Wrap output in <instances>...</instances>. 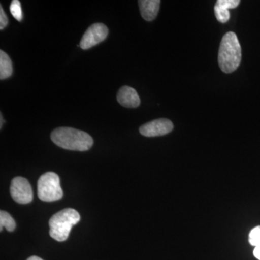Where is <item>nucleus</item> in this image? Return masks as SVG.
<instances>
[{"label": "nucleus", "mask_w": 260, "mask_h": 260, "mask_svg": "<svg viewBox=\"0 0 260 260\" xmlns=\"http://www.w3.org/2000/svg\"><path fill=\"white\" fill-rule=\"evenodd\" d=\"M3 227L9 232H13L16 227V223L13 217L8 212L1 210L0 211V231H3Z\"/></svg>", "instance_id": "nucleus-12"}, {"label": "nucleus", "mask_w": 260, "mask_h": 260, "mask_svg": "<svg viewBox=\"0 0 260 260\" xmlns=\"http://www.w3.org/2000/svg\"><path fill=\"white\" fill-rule=\"evenodd\" d=\"M174 129V124L167 119H158L143 124L140 127V134L148 138L169 134Z\"/></svg>", "instance_id": "nucleus-7"}, {"label": "nucleus", "mask_w": 260, "mask_h": 260, "mask_svg": "<svg viewBox=\"0 0 260 260\" xmlns=\"http://www.w3.org/2000/svg\"><path fill=\"white\" fill-rule=\"evenodd\" d=\"M254 255L255 256L256 259L260 260V246H257V247L254 248Z\"/></svg>", "instance_id": "nucleus-16"}, {"label": "nucleus", "mask_w": 260, "mask_h": 260, "mask_svg": "<svg viewBox=\"0 0 260 260\" xmlns=\"http://www.w3.org/2000/svg\"><path fill=\"white\" fill-rule=\"evenodd\" d=\"M54 144L65 150L86 151L93 145L92 137L85 132L72 127H59L51 133Z\"/></svg>", "instance_id": "nucleus-1"}, {"label": "nucleus", "mask_w": 260, "mask_h": 260, "mask_svg": "<svg viewBox=\"0 0 260 260\" xmlns=\"http://www.w3.org/2000/svg\"><path fill=\"white\" fill-rule=\"evenodd\" d=\"M8 18L5 14L3 7L0 6V29L3 30L8 25Z\"/></svg>", "instance_id": "nucleus-15"}, {"label": "nucleus", "mask_w": 260, "mask_h": 260, "mask_svg": "<svg viewBox=\"0 0 260 260\" xmlns=\"http://www.w3.org/2000/svg\"><path fill=\"white\" fill-rule=\"evenodd\" d=\"M10 13L18 21H21L23 19L21 4L18 0H13L10 7Z\"/></svg>", "instance_id": "nucleus-13"}, {"label": "nucleus", "mask_w": 260, "mask_h": 260, "mask_svg": "<svg viewBox=\"0 0 260 260\" xmlns=\"http://www.w3.org/2000/svg\"><path fill=\"white\" fill-rule=\"evenodd\" d=\"M80 220L78 212L66 208L54 214L49 220V235L57 242H64L69 237L71 229Z\"/></svg>", "instance_id": "nucleus-3"}, {"label": "nucleus", "mask_w": 260, "mask_h": 260, "mask_svg": "<svg viewBox=\"0 0 260 260\" xmlns=\"http://www.w3.org/2000/svg\"><path fill=\"white\" fill-rule=\"evenodd\" d=\"M10 194L19 204L25 205L31 203L34 194L30 183L25 178L15 177L11 181Z\"/></svg>", "instance_id": "nucleus-5"}, {"label": "nucleus", "mask_w": 260, "mask_h": 260, "mask_svg": "<svg viewBox=\"0 0 260 260\" xmlns=\"http://www.w3.org/2000/svg\"><path fill=\"white\" fill-rule=\"evenodd\" d=\"M249 242L251 246H260V226L254 228L249 233Z\"/></svg>", "instance_id": "nucleus-14"}, {"label": "nucleus", "mask_w": 260, "mask_h": 260, "mask_svg": "<svg viewBox=\"0 0 260 260\" xmlns=\"http://www.w3.org/2000/svg\"><path fill=\"white\" fill-rule=\"evenodd\" d=\"M109 29L103 23L90 25L85 31L80 43V47L84 50L90 49L107 39Z\"/></svg>", "instance_id": "nucleus-6"}, {"label": "nucleus", "mask_w": 260, "mask_h": 260, "mask_svg": "<svg viewBox=\"0 0 260 260\" xmlns=\"http://www.w3.org/2000/svg\"><path fill=\"white\" fill-rule=\"evenodd\" d=\"M242 61V47L237 34L228 32L220 42L218 52V64L225 73H232L239 68Z\"/></svg>", "instance_id": "nucleus-2"}, {"label": "nucleus", "mask_w": 260, "mask_h": 260, "mask_svg": "<svg viewBox=\"0 0 260 260\" xmlns=\"http://www.w3.org/2000/svg\"><path fill=\"white\" fill-rule=\"evenodd\" d=\"M38 197L44 202H54L61 200L63 191L59 176L54 172H47L39 178L37 184Z\"/></svg>", "instance_id": "nucleus-4"}, {"label": "nucleus", "mask_w": 260, "mask_h": 260, "mask_svg": "<svg viewBox=\"0 0 260 260\" xmlns=\"http://www.w3.org/2000/svg\"><path fill=\"white\" fill-rule=\"evenodd\" d=\"M239 4V0H218L214 9L217 20L220 23H227L231 17L229 10L237 8Z\"/></svg>", "instance_id": "nucleus-9"}, {"label": "nucleus", "mask_w": 260, "mask_h": 260, "mask_svg": "<svg viewBox=\"0 0 260 260\" xmlns=\"http://www.w3.org/2000/svg\"><path fill=\"white\" fill-rule=\"evenodd\" d=\"M116 99L122 107L126 108H137L140 104V99L136 90L127 85L119 89Z\"/></svg>", "instance_id": "nucleus-8"}, {"label": "nucleus", "mask_w": 260, "mask_h": 260, "mask_svg": "<svg viewBox=\"0 0 260 260\" xmlns=\"http://www.w3.org/2000/svg\"><path fill=\"white\" fill-rule=\"evenodd\" d=\"M27 260H44L42 259V258L39 257L37 256H32L30 257H29Z\"/></svg>", "instance_id": "nucleus-17"}, {"label": "nucleus", "mask_w": 260, "mask_h": 260, "mask_svg": "<svg viewBox=\"0 0 260 260\" xmlns=\"http://www.w3.org/2000/svg\"><path fill=\"white\" fill-rule=\"evenodd\" d=\"M3 122L4 123V119H3V115L1 114V128L3 127Z\"/></svg>", "instance_id": "nucleus-18"}, {"label": "nucleus", "mask_w": 260, "mask_h": 260, "mask_svg": "<svg viewBox=\"0 0 260 260\" xmlns=\"http://www.w3.org/2000/svg\"><path fill=\"white\" fill-rule=\"evenodd\" d=\"M140 13L147 21H152L158 15L160 8V0H140Z\"/></svg>", "instance_id": "nucleus-10"}, {"label": "nucleus", "mask_w": 260, "mask_h": 260, "mask_svg": "<svg viewBox=\"0 0 260 260\" xmlns=\"http://www.w3.org/2000/svg\"><path fill=\"white\" fill-rule=\"evenodd\" d=\"M13 63L10 56L3 51H0V79L10 78L13 74Z\"/></svg>", "instance_id": "nucleus-11"}]
</instances>
